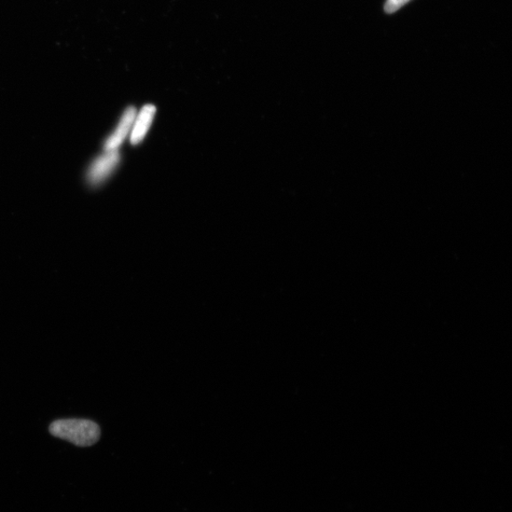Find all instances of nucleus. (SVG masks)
Wrapping results in <instances>:
<instances>
[{
  "label": "nucleus",
  "instance_id": "20e7f679",
  "mask_svg": "<svg viewBox=\"0 0 512 512\" xmlns=\"http://www.w3.org/2000/svg\"><path fill=\"white\" fill-rule=\"evenodd\" d=\"M157 113L156 106L146 105L139 114L137 113L130 135V143L134 146L142 143L154 123Z\"/></svg>",
  "mask_w": 512,
  "mask_h": 512
},
{
  "label": "nucleus",
  "instance_id": "f257e3e1",
  "mask_svg": "<svg viewBox=\"0 0 512 512\" xmlns=\"http://www.w3.org/2000/svg\"><path fill=\"white\" fill-rule=\"evenodd\" d=\"M51 435L62 438L79 447H90L98 442L101 429L98 424L89 420H59L49 428Z\"/></svg>",
  "mask_w": 512,
  "mask_h": 512
},
{
  "label": "nucleus",
  "instance_id": "7ed1b4c3",
  "mask_svg": "<svg viewBox=\"0 0 512 512\" xmlns=\"http://www.w3.org/2000/svg\"><path fill=\"white\" fill-rule=\"evenodd\" d=\"M136 114L137 110L134 106H130L123 113L115 130L110 134L105 143V151L118 150L123 142L126 141L130 135Z\"/></svg>",
  "mask_w": 512,
  "mask_h": 512
},
{
  "label": "nucleus",
  "instance_id": "f03ea898",
  "mask_svg": "<svg viewBox=\"0 0 512 512\" xmlns=\"http://www.w3.org/2000/svg\"><path fill=\"white\" fill-rule=\"evenodd\" d=\"M120 160L118 150L105 151L91 164L87 174L89 183L93 186L103 184L117 169Z\"/></svg>",
  "mask_w": 512,
  "mask_h": 512
},
{
  "label": "nucleus",
  "instance_id": "39448f33",
  "mask_svg": "<svg viewBox=\"0 0 512 512\" xmlns=\"http://www.w3.org/2000/svg\"><path fill=\"white\" fill-rule=\"evenodd\" d=\"M410 0H387L384 10L386 12L392 13L408 4Z\"/></svg>",
  "mask_w": 512,
  "mask_h": 512
}]
</instances>
